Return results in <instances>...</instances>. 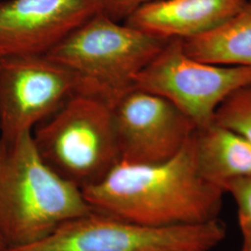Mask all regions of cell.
I'll return each instance as SVG.
<instances>
[{
	"label": "cell",
	"mask_w": 251,
	"mask_h": 251,
	"mask_svg": "<svg viewBox=\"0 0 251 251\" xmlns=\"http://www.w3.org/2000/svg\"><path fill=\"white\" fill-rule=\"evenodd\" d=\"M193 134L168 160L119 162L99 182L83 189L92 210L151 226L197 225L219 219L225 193L201 175Z\"/></svg>",
	"instance_id": "6da1fadb"
},
{
	"label": "cell",
	"mask_w": 251,
	"mask_h": 251,
	"mask_svg": "<svg viewBox=\"0 0 251 251\" xmlns=\"http://www.w3.org/2000/svg\"><path fill=\"white\" fill-rule=\"evenodd\" d=\"M92 211L82 190L42 159L32 132L0 139V237L6 250L39 242Z\"/></svg>",
	"instance_id": "7a4b0ae2"
},
{
	"label": "cell",
	"mask_w": 251,
	"mask_h": 251,
	"mask_svg": "<svg viewBox=\"0 0 251 251\" xmlns=\"http://www.w3.org/2000/svg\"><path fill=\"white\" fill-rule=\"evenodd\" d=\"M168 40L120 25L101 11L75 29L46 54L75 75L77 93L110 105L133 88L136 75Z\"/></svg>",
	"instance_id": "3957f363"
},
{
	"label": "cell",
	"mask_w": 251,
	"mask_h": 251,
	"mask_svg": "<svg viewBox=\"0 0 251 251\" xmlns=\"http://www.w3.org/2000/svg\"><path fill=\"white\" fill-rule=\"evenodd\" d=\"M32 135L42 159L81 190L120 162L112 105L91 95L74 94Z\"/></svg>",
	"instance_id": "277c9868"
},
{
	"label": "cell",
	"mask_w": 251,
	"mask_h": 251,
	"mask_svg": "<svg viewBox=\"0 0 251 251\" xmlns=\"http://www.w3.org/2000/svg\"><path fill=\"white\" fill-rule=\"evenodd\" d=\"M226 236L219 219L197 225H139L92 211L59 227L43 240L4 251H211Z\"/></svg>",
	"instance_id": "5b68a950"
},
{
	"label": "cell",
	"mask_w": 251,
	"mask_h": 251,
	"mask_svg": "<svg viewBox=\"0 0 251 251\" xmlns=\"http://www.w3.org/2000/svg\"><path fill=\"white\" fill-rule=\"evenodd\" d=\"M250 82L251 67L199 62L185 52L182 39L173 38L136 75L133 88L169 100L200 128L212 124L222 101Z\"/></svg>",
	"instance_id": "8992f818"
},
{
	"label": "cell",
	"mask_w": 251,
	"mask_h": 251,
	"mask_svg": "<svg viewBox=\"0 0 251 251\" xmlns=\"http://www.w3.org/2000/svg\"><path fill=\"white\" fill-rule=\"evenodd\" d=\"M78 89L75 75L46 54L0 57V139L33 132Z\"/></svg>",
	"instance_id": "52a82bcc"
},
{
	"label": "cell",
	"mask_w": 251,
	"mask_h": 251,
	"mask_svg": "<svg viewBox=\"0 0 251 251\" xmlns=\"http://www.w3.org/2000/svg\"><path fill=\"white\" fill-rule=\"evenodd\" d=\"M120 162L152 164L174 156L197 129L169 100L132 88L112 106Z\"/></svg>",
	"instance_id": "ba28073f"
},
{
	"label": "cell",
	"mask_w": 251,
	"mask_h": 251,
	"mask_svg": "<svg viewBox=\"0 0 251 251\" xmlns=\"http://www.w3.org/2000/svg\"><path fill=\"white\" fill-rule=\"evenodd\" d=\"M100 11V0L0 1V57L47 54Z\"/></svg>",
	"instance_id": "9c48e42d"
},
{
	"label": "cell",
	"mask_w": 251,
	"mask_h": 251,
	"mask_svg": "<svg viewBox=\"0 0 251 251\" xmlns=\"http://www.w3.org/2000/svg\"><path fill=\"white\" fill-rule=\"evenodd\" d=\"M248 0H157L145 4L126 24L150 36L186 39L222 25Z\"/></svg>",
	"instance_id": "30bf717a"
},
{
	"label": "cell",
	"mask_w": 251,
	"mask_h": 251,
	"mask_svg": "<svg viewBox=\"0 0 251 251\" xmlns=\"http://www.w3.org/2000/svg\"><path fill=\"white\" fill-rule=\"evenodd\" d=\"M201 175L222 188L230 180L251 175V144L214 123L197 128L193 134Z\"/></svg>",
	"instance_id": "8fae6325"
},
{
	"label": "cell",
	"mask_w": 251,
	"mask_h": 251,
	"mask_svg": "<svg viewBox=\"0 0 251 251\" xmlns=\"http://www.w3.org/2000/svg\"><path fill=\"white\" fill-rule=\"evenodd\" d=\"M182 44L185 52L199 62L251 67V0L222 25L182 39Z\"/></svg>",
	"instance_id": "7c38bea8"
},
{
	"label": "cell",
	"mask_w": 251,
	"mask_h": 251,
	"mask_svg": "<svg viewBox=\"0 0 251 251\" xmlns=\"http://www.w3.org/2000/svg\"><path fill=\"white\" fill-rule=\"evenodd\" d=\"M213 123L240 135L251 144V82L222 101L216 109Z\"/></svg>",
	"instance_id": "4fadbf2b"
},
{
	"label": "cell",
	"mask_w": 251,
	"mask_h": 251,
	"mask_svg": "<svg viewBox=\"0 0 251 251\" xmlns=\"http://www.w3.org/2000/svg\"><path fill=\"white\" fill-rule=\"evenodd\" d=\"M237 206V218L242 235L251 233V175L228 180L222 185Z\"/></svg>",
	"instance_id": "5bb4252c"
},
{
	"label": "cell",
	"mask_w": 251,
	"mask_h": 251,
	"mask_svg": "<svg viewBox=\"0 0 251 251\" xmlns=\"http://www.w3.org/2000/svg\"><path fill=\"white\" fill-rule=\"evenodd\" d=\"M157 0H100L101 12L116 22L126 20L145 4Z\"/></svg>",
	"instance_id": "9a60e30c"
},
{
	"label": "cell",
	"mask_w": 251,
	"mask_h": 251,
	"mask_svg": "<svg viewBox=\"0 0 251 251\" xmlns=\"http://www.w3.org/2000/svg\"><path fill=\"white\" fill-rule=\"evenodd\" d=\"M239 251H251V233L243 235V244Z\"/></svg>",
	"instance_id": "2e32d148"
},
{
	"label": "cell",
	"mask_w": 251,
	"mask_h": 251,
	"mask_svg": "<svg viewBox=\"0 0 251 251\" xmlns=\"http://www.w3.org/2000/svg\"><path fill=\"white\" fill-rule=\"evenodd\" d=\"M5 250H6V247H5L4 243H3L1 237H0V251H4Z\"/></svg>",
	"instance_id": "e0dca14e"
},
{
	"label": "cell",
	"mask_w": 251,
	"mask_h": 251,
	"mask_svg": "<svg viewBox=\"0 0 251 251\" xmlns=\"http://www.w3.org/2000/svg\"></svg>",
	"instance_id": "ac0fdd59"
}]
</instances>
